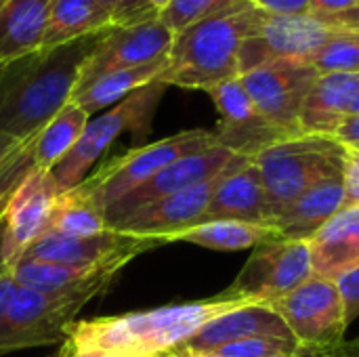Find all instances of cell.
<instances>
[{
  "instance_id": "cell-16",
  "label": "cell",
  "mask_w": 359,
  "mask_h": 357,
  "mask_svg": "<svg viewBox=\"0 0 359 357\" xmlns=\"http://www.w3.org/2000/svg\"><path fill=\"white\" fill-rule=\"evenodd\" d=\"M61 194L53 173L40 168H34L15 191L4 213V259L8 267H13L23 252L48 231L50 215Z\"/></svg>"
},
{
  "instance_id": "cell-14",
  "label": "cell",
  "mask_w": 359,
  "mask_h": 357,
  "mask_svg": "<svg viewBox=\"0 0 359 357\" xmlns=\"http://www.w3.org/2000/svg\"><path fill=\"white\" fill-rule=\"evenodd\" d=\"M219 112V126L215 130L217 143L229 151L246 158H255L263 149L292 139L276 128L255 105L244 82L240 78L221 82L206 90Z\"/></svg>"
},
{
  "instance_id": "cell-43",
  "label": "cell",
  "mask_w": 359,
  "mask_h": 357,
  "mask_svg": "<svg viewBox=\"0 0 359 357\" xmlns=\"http://www.w3.org/2000/svg\"><path fill=\"white\" fill-rule=\"evenodd\" d=\"M23 141H17L13 137H6V135H0V166L6 162V158L21 145Z\"/></svg>"
},
{
  "instance_id": "cell-45",
  "label": "cell",
  "mask_w": 359,
  "mask_h": 357,
  "mask_svg": "<svg viewBox=\"0 0 359 357\" xmlns=\"http://www.w3.org/2000/svg\"><path fill=\"white\" fill-rule=\"evenodd\" d=\"M179 357H221L212 351H189V349H172Z\"/></svg>"
},
{
  "instance_id": "cell-35",
  "label": "cell",
  "mask_w": 359,
  "mask_h": 357,
  "mask_svg": "<svg viewBox=\"0 0 359 357\" xmlns=\"http://www.w3.org/2000/svg\"><path fill=\"white\" fill-rule=\"evenodd\" d=\"M337 286L345 305V322L347 326H351L359 318V267L349 271L347 276H343L337 282Z\"/></svg>"
},
{
  "instance_id": "cell-53",
  "label": "cell",
  "mask_w": 359,
  "mask_h": 357,
  "mask_svg": "<svg viewBox=\"0 0 359 357\" xmlns=\"http://www.w3.org/2000/svg\"><path fill=\"white\" fill-rule=\"evenodd\" d=\"M271 357H290V356H271Z\"/></svg>"
},
{
  "instance_id": "cell-39",
  "label": "cell",
  "mask_w": 359,
  "mask_h": 357,
  "mask_svg": "<svg viewBox=\"0 0 359 357\" xmlns=\"http://www.w3.org/2000/svg\"><path fill=\"white\" fill-rule=\"evenodd\" d=\"M358 0H311V17L324 19L347 13L355 6Z\"/></svg>"
},
{
  "instance_id": "cell-52",
  "label": "cell",
  "mask_w": 359,
  "mask_h": 357,
  "mask_svg": "<svg viewBox=\"0 0 359 357\" xmlns=\"http://www.w3.org/2000/svg\"><path fill=\"white\" fill-rule=\"evenodd\" d=\"M353 341H355V343H359V335H358V337H355V339H353Z\"/></svg>"
},
{
  "instance_id": "cell-4",
  "label": "cell",
  "mask_w": 359,
  "mask_h": 357,
  "mask_svg": "<svg viewBox=\"0 0 359 357\" xmlns=\"http://www.w3.org/2000/svg\"><path fill=\"white\" fill-rule=\"evenodd\" d=\"M118 271L120 267H109L82 284L53 292L17 286L0 318V356L63 343L84 305L105 292Z\"/></svg>"
},
{
  "instance_id": "cell-31",
  "label": "cell",
  "mask_w": 359,
  "mask_h": 357,
  "mask_svg": "<svg viewBox=\"0 0 359 357\" xmlns=\"http://www.w3.org/2000/svg\"><path fill=\"white\" fill-rule=\"evenodd\" d=\"M250 0H170L160 13L162 21L177 34L198 21L233 11Z\"/></svg>"
},
{
  "instance_id": "cell-38",
  "label": "cell",
  "mask_w": 359,
  "mask_h": 357,
  "mask_svg": "<svg viewBox=\"0 0 359 357\" xmlns=\"http://www.w3.org/2000/svg\"><path fill=\"white\" fill-rule=\"evenodd\" d=\"M332 139H337L347 149H359V114L347 116L345 122L332 135Z\"/></svg>"
},
{
  "instance_id": "cell-6",
  "label": "cell",
  "mask_w": 359,
  "mask_h": 357,
  "mask_svg": "<svg viewBox=\"0 0 359 357\" xmlns=\"http://www.w3.org/2000/svg\"><path fill=\"white\" fill-rule=\"evenodd\" d=\"M166 88L168 86L162 80H154L99 114L97 118H90L74 149L50 170L59 189L69 191L80 185L88 177L93 164L120 135L133 133L139 139L147 137Z\"/></svg>"
},
{
  "instance_id": "cell-51",
  "label": "cell",
  "mask_w": 359,
  "mask_h": 357,
  "mask_svg": "<svg viewBox=\"0 0 359 357\" xmlns=\"http://www.w3.org/2000/svg\"><path fill=\"white\" fill-rule=\"evenodd\" d=\"M151 357H179L175 351H162V353H156V356Z\"/></svg>"
},
{
  "instance_id": "cell-5",
  "label": "cell",
  "mask_w": 359,
  "mask_h": 357,
  "mask_svg": "<svg viewBox=\"0 0 359 357\" xmlns=\"http://www.w3.org/2000/svg\"><path fill=\"white\" fill-rule=\"evenodd\" d=\"M347 149L332 137L299 135L284 139L252 158L257 164L273 219L311 185L343 175Z\"/></svg>"
},
{
  "instance_id": "cell-28",
  "label": "cell",
  "mask_w": 359,
  "mask_h": 357,
  "mask_svg": "<svg viewBox=\"0 0 359 357\" xmlns=\"http://www.w3.org/2000/svg\"><path fill=\"white\" fill-rule=\"evenodd\" d=\"M128 259H114L107 263H101L97 267H72V265H61V263H48V261H36V259H19L11 271L21 288L29 290H40V292H53V290H63L76 284H82L103 269L109 267H124Z\"/></svg>"
},
{
  "instance_id": "cell-15",
  "label": "cell",
  "mask_w": 359,
  "mask_h": 357,
  "mask_svg": "<svg viewBox=\"0 0 359 357\" xmlns=\"http://www.w3.org/2000/svg\"><path fill=\"white\" fill-rule=\"evenodd\" d=\"M240 160H244V158H240ZM236 164H231V166H236ZM225 173H221L219 177H215L206 183L187 187V189L177 191L172 196H166L158 202L141 206L135 213H130L128 217H124L111 229L126 234V236H133V238L156 240L160 244H168L172 240V236H177L179 231L189 229L202 221V215L210 202V196H212L219 179Z\"/></svg>"
},
{
  "instance_id": "cell-8",
  "label": "cell",
  "mask_w": 359,
  "mask_h": 357,
  "mask_svg": "<svg viewBox=\"0 0 359 357\" xmlns=\"http://www.w3.org/2000/svg\"><path fill=\"white\" fill-rule=\"evenodd\" d=\"M301 349L320 351L345 341V305L337 282L311 278L269 303Z\"/></svg>"
},
{
  "instance_id": "cell-1",
  "label": "cell",
  "mask_w": 359,
  "mask_h": 357,
  "mask_svg": "<svg viewBox=\"0 0 359 357\" xmlns=\"http://www.w3.org/2000/svg\"><path fill=\"white\" fill-rule=\"evenodd\" d=\"M101 34L84 36L0 65V135L27 141L61 112Z\"/></svg>"
},
{
  "instance_id": "cell-19",
  "label": "cell",
  "mask_w": 359,
  "mask_h": 357,
  "mask_svg": "<svg viewBox=\"0 0 359 357\" xmlns=\"http://www.w3.org/2000/svg\"><path fill=\"white\" fill-rule=\"evenodd\" d=\"M257 337L292 339L288 326L271 309V305L255 303V305H246V307L233 309V311H229V314L208 322L185 345H181L177 349L215 351V349H219L223 345L246 341V339H257Z\"/></svg>"
},
{
  "instance_id": "cell-7",
  "label": "cell",
  "mask_w": 359,
  "mask_h": 357,
  "mask_svg": "<svg viewBox=\"0 0 359 357\" xmlns=\"http://www.w3.org/2000/svg\"><path fill=\"white\" fill-rule=\"evenodd\" d=\"M212 145H217L215 130H183L156 143L141 145L124 156L111 158L99 170L88 175L80 185H76V189L90 198L105 215V208L128 196L133 189L149 181L156 173H160L175 160L204 151Z\"/></svg>"
},
{
  "instance_id": "cell-29",
  "label": "cell",
  "mask_w": 359,
  "mask_h": 357,
  "mask_svg": "<svg viewBox=\"0 0 359 357\" xmlns=\"http://www.w3.org/2000/svg\"><path fill=\"white\" fill-rule=\"evenodd\" d=\"M107 229L103 210L86 198L80 189H69L59 196L55 202L48 231L72 236V238H90Z\"/></svg>"
},
{
  "instance_id": "cell-34",
  "label": "cell",
  "mask_w": 359,
  "mask_h": 357,
  "mask_svg": "<svg viewBox=\"0 0 359 357\" xmlns=\"http://www.w3.org/2000/svg\"><path fill=\"white\" fill-rule=\"evenodd\" d=\"M95 2L111 17L116 27L133 25V23H139V21H145V19L160 15L145 0H95Z\"/></svg>"
},
{
  "instance_id": "cell-9",
  "label": "cell",
  "mask_w": 359,
  "mask_h": 357,
  "mask_svg": "<svg viewBox=\"0 0 359 357\" xmlns=\"http://www.w3.org/2000/svg\"><path fill=\"white\" fill-rule=\"evenodd\" d=\"M311 278L313 267L309 240L280 238L257 246L225 292L269 305Z\"/></svg>"
},
{
  "instance_id": "cell-50",
  "label": "cell",
  "mask_w": 359,
  "mask_h": 357,
  "mask_svg": "<svg viewBox=\"0 0 359 357\" xmlns=\"http://www.w3.org/2000/svg\"><path fill=\"white\" fill-rule=\"evenodd\" d=\"M311 356H313V351H309V349H299V351H297L292 357H311Z\"/></svg>"
},
{
  "instance_id": "cell-26",
  "label": "cell",
  "mask_w": 359,
  "mask_h": 357,
  "mask_svg": "<svg viewBox=\"0 0 359 357\" xmlns=\"http://www.w3.org/2000/svg\"><path fill=\"white\" fill-rule=\"evenodd\" d=\"M116 27L111 17L95 0H55L42 38V48H53L84 36Z\"/></svg>"
},
{
  "instance_id": "cell-18",
  "label": "cell",
  "mask_w": 359,
  "mask_h": 357,
  "mask_svg": "<svg viewBox=\"0 0 359 357\" xmlns=\"http://www.w3.org/2000/svg\"><path fill=\"white\" fill-rule=\"evenodd\" d=\"M208 221L271 223L265 185L250 158L240 160L219 179L200 223Z\"/></svg>"
},
{
  "instance_id": "cell-30",
  "label": "cell",
  "mask_w": 359,
  "mask_h": 357,
  "mask_svg": "<svg viewBox=\"0 0 359 357\" xmlns=\"http://www.w3.org/2000/svg\"><path fill=\"white\" fill-rule=\"evenodd\" d=\"M318 74H359V32L337 29L313 55Z\"/></svg>"
},
{
  "instance_id": "cell-27",
  "label": "cell",
  "mask_w": 359,
  "mask_h": 357,
  "mask_svg": "<svg viewBox=\"0 0 359 357\" xmlns=\"http://www.w3.org/2000/svg\"><path fill=\"white\" fill-rule=\"evenodd\" d=\"M90 116L69 101L57 112L40 133L34 135V162L40 170H53L78 143Z\"/></svg>"
},
{
  "instance_id": "cell-12",
  "label": "cell",
  "mask_w": 359,
  "mask_h": 357,
  "mask_svg": "<svg viewBox=\"0 0 359 357\" xmlns=\"http://www.w3.org/2000/svg\"><path fill=\"white\" fill-rule=\"evenodd\" d=\"M334 32L332 25L318 17H276L267 15L263 25L244 40L240 48V76L273 61H305L313 55Z\"/></svg>"
},
{
  "instance_id": "cell-21",
  "label": "cell",
  "mask_w": 359,
  "mask_h": 357,
  "mask_svg": "<svg viewBox=\"0 0 359 357\" xmlns=\"http://www.w3.org/2000/svg\"><path fill=\"white\" fill-rule=\"evenodd\" d=\"M358 86L359 74H320L299 114L301 135L332 137L349 116Z\"/></svg>"
},
{
  "instance_id": "cell-48",
  "label": "cell",
  "mask_w": 359,
  "mask_h": 357,
  "mask_svg": "<svg viewBox=\"0 0 359 357\" xmlns=\"http://www.w3.org/2000/svg\"><path fill=\"white\" fill-rule=\"evenodd\" d=\"M55 357H72V345H69V341H63L61 351H59Z\"/></svg>"
},
{
  "instance_id": "cell-10",
  "label": "cell",
  "mask_w": 359,
  "mask_h": 357,
  "mask_svg": "<svg viewBox=\"0 0 359 357\" xmlns=\"http://www.w3.org/2000/svg\"><path fill=\"white\" fill-rule=\"evenodd\" d=\"M318 69L305 61H273L240 76L257 109L288 137H299L301 107L318 80Z\"/></svg>"
},
{
  "instance_id": "cell-3",
  "label": "cell",
  "mask_w": 359,
  "mask_h": 357,
  "mask_svg": "<svg viewBox=\"0 0 359 357\" xmlns=\"http://www.w3.org/2000/svg\"><path fill=\"white\" fill-rule=\"evenodd\" d=\"M265 17V11L246 2L177 32L158 80L166 86L206 93L221 82L240 78V48L263 25Z\"/></svg>"
},
{
  "instance_id": "cell-33",
  "label": "cell",
  "mask_w": 359,
  "mask_h": 357,
  "mask_svg": "<svg viewBox=\"0 0 359 357\" xmlns=\"http://www.w3.org/2000/svg\"><path fill=\"white\" fill-rule=\"evenodd\" d=\"M301 347L292 339H273V337H257L238 343L223 345L212 353L221 357H271V356H294Z\"/></svg>"
},
{
  "instance_id": "cell-47",
  "label": "cell",
  "mask_w": 359,
  "mask_h": 357,
  "mask_svg": "<svg viewBox=\"0 0 359 357\" xmlns=\"http://www.w3.org/2000/svg\"><path fill=\"white\" fill-rule=\"evenodd\" d=\"M145 2H147L149 6H154V8H156L158 13H162V11H164V8L168 6V2H170V0H145Z\"/></svg>"
},
{
  "instance_id": "cell-17",
  "label": "cell",
  "mask_w": 359,
  "mask_h": 357,
  "mask_svg": "<svg viewBox=\"0 0 359 357\" xmlns=\"http://www.w3.org/2000/svg\"><path fill=\"white\" fill-rule=\"evenodd\" d=\"M158 246L162 244L156 240L133 238L109 227L103 234L90 238H72V236L46 231L23 252L21 259H36V261L61 263L72 267H97L114 259L133 261L141 252Z\"/></svg>"
},
{
  "instance_id": "cell-22",
  "label": "cell",
  "mask_w": 359,
  "mask_h": 357,
  "mask_svg": "<svg viewBox=\"0 0 359 357\" xmlns=\"http://www.w3.org/2000/svg\"><path fill=\"white\" fill-rule=\"evenodd\" d=\"M341 208H345V185L343 175H337L303 191L273 219L271 225H276L286 240H311Z\"/></svg>"
},
{
  "instance_id": "cell-36",
  "label": "cell",
  "mask_w": 359,
  "mask_h": 357,
  "mask_svg": "<svg viewBox=\"0 0 359 357\" xmlns=\"http://www.w3.org/2000/svg\"><path fill=\"white\" fill-rule=\"evenodd\" d=\"M255 6L276 17H305L311 15V0H250Z\"/></svg>"
},
{
  "instance_id": "cell-46",
  "label": "cell",
  "mask_w": 359,
  "mask_h": 357,
  "mask_svg": "<svg viewBox=\"0 0 359 357\" xmlns=\"http://www.w3.org/2000/svg\"><path fill=\"white\" fill-rule=\"evenodd\" d=\"M67 341V339H65ZM72 345V343H69ZM72 357H111L107 353H101V351H93V349H74L72 345Z\"/></svg>"
},
{
  "instance_id": "cell-2",
  "label": "cell",
  "mask_w": 359,
  "mask_h": 357,
  "mask_svg": "<svg viewBox=\"0 0 359 357\" xmlns=\"http://www.w3.org/2000/svg\"><path fill=\"white\" fill-rule=\"evenodd\" d=\"M255 303L259 301L223 290L204 301L76 322L67 341L74 349H93L111 357H151L185 345L208 322Z\"/></svg>"
},
{
  "instance_id": "cell-13",
  "label": "cell",
  "mask_w": 359,
  "mask_h": 357,
  "mask_svg": "<svg viewBox=\"0 0 359 357\" xmlns=\"http://www.w3.org/2000/svg\"><path fill=\"white\" fill-rule=\"evenodd\" d=\"M240 158H246V156H238L219 143L204 151L183 156V158L175 160L172 164H168L166 168H162L160 173H156L149 181H145L143 185L133 189L128 196L120 198L109 208H105V225L111 229L124 217H128L130 213H135L141 206L158 202V200L172 196L177 191H183L187 187L206 183L215 177H219L221 173H225Z\"/></svg>"
},
{
  "instance_id": "cell-44",
  "label": "cell",
  "mask_w": 359,
  "mask_h": 357,
  "mask_svg": "<svg viewBox=\"0 0 359 357\" xmlns=\"http://www.w3.org/2000/svg\"><path fill=\"white\" fill-rule=\"evenodd\" d=\"M4 231H6V223H4V219L0 221V278L6 274V271H11V267H8V263H6V259H4Z\"/></svg>"
},
{
  "instance_id": "cell-11",
  "label": "cell",
  "mask_w": 359,
  "mask_h": 357,
  "mask_svg": "<svg viewBox=\"0 0 359 357\" xmlns=\"http://www.w3.org/2000/svg\"><path fill=\"white\" fill-rule=\"evenodd\" d=\"M172 40L175 32L162 21L160 15L133 25L111 27L99 36L95 48L90 50L82 67L78 86H84L109 72L130 69L154 61H166Z\"/></svg>"
},
{
  "instance_id": "cell-25",
  "label": "cell",
  "mask_w": 359,
  "mask_h": 357,
  "mask_svg": "<svg viewBox=\"0 0 359 357\" xmlns=\"http://www.w3.org/2000/svg\"><path fill=\"white\" fill-rule=\"evenodd\" d=\"M164 65H166V61H154L147 65L103 74V76L90 80L88 84L78 86L72 95V101L93 118L95 114L109 109L111 105H116L118 101H122L137 88L158 80Z\"/></svg>"
},
{
  "instance_id": "cell-23",
  "label": "cell",
  "mask_w": 359,
  "mask_h": 357,
  "mask_svg": "<svg viewBox=\"0 0 359 357\" xmlns=\"http://www.w3.org/2000/svg\"><path fill=\"white\" fill-rule=\"evenodd\" d=\"M55 0H6L0 6V65L42 48Z\"/></svg>"
},
{
  "instance_id": "cell-24",
  "label": "cell",
  "mask_w": 359,
  "mask_h": 357,
  "mask_svg": "<svg viewBox=\"0 0 359 357\" xmlns=\"http://www.w3.org/2000/svg\"><path fill=\"white\" fill-rule=\"evenodd\" d=\"M280 231L271 223H248V221H208L198 223L189 229L172 236L170 242H187L210 250L236 252L263 246L267 242L280 240Z\"/></svg>"
},
{
  "instance_id": "cell-32",
  "label": "cell",
  "mask_w": 359,
  "mask_h": 357,
  "mask_svg": "<svg viewBox=\"0 0 359 357\" xmlns=\"http://www.w3.org/2000/svg\"><path fill=\"white\" fill-rule=\"evenodd\" d=\"M36 168L34 162V137L23 141L0 166V221L4 219V213L15 196V191L21 187V183L27 179V175Z\"/></svg>"
},
{
  "instance_id": "cell-41",
  "label": "cell",
  "mask_w": 359,
  "mask_h": 357,
  "mask_svg": "<svg viewBox=\"0 0 359 357\" xmlns=\"http://www.w3.org/2000/svg\"><path fill=\"white\" fill-rule=\"evenodd\" d=\"M311 357H359V343H355L353 339L351 341H343V343H339L334 347L313 351Z\"/></svg>"
},
{
  "instance_id": "cell-42",
  "label": "cell",
  "mask_w": 359,
  "mask_h": 357,
  "mask_svg": "<svg viewBox=\"0 0 359 357\" xmlns=\"http://www.w3.org/2000/svg\"><path fill=\"white\" fill-rule=\"evenodd\" d=\"M15 290H17V282H15V278H13V271H6V274L0 278V318H2V314L6 311L8 301H11V297L15 295Z\"/></svg>"
},
{
  "instance_id": "cell-54",
  "label": "cell",
  "mask_w": 359,
  "mask_h": 357,
  "mask_svg": "<svg viewBox=\"0 0 359 357\" xmlns=\"http://www.w3.org/2000/svg\"><path fill=\"white\" fill-rule=\"evenodd\" d=\"M4 2H6V0H0V6H2V4H4Z\"/></svg>"
},
{
  "instance_id": "cell-40",
  "label": "cell",
  "mask_w": 359,
  "mask_h": 357,
  "mask_svg": "<svg viewBox=\"0 0 359 357\" xmlns=\"http://www.w3.org/2000/svg\"><path fill=\"white\" fill-rule=\"evenodd\" d=\"M320 21H324V23L337 27V29H355V32H359V0L351 11L334 15V17H324Z\"/></svg>"
},
{
  "instance_id": "cell-20",
  "label": "cell",
  "mask_w": 359,
  "mask_h": 357,
  "mask_svg": "<svg viewBox=\"0 0 359 357\" xmlns=\"http://www.w3.org/2000/svg\"><path fill=\"white\" fill-rule=\"evenodd\" d=\"M313 278L339 282L359 267V206L341 208L309 240Z\"/></svg>"
},
{
  "instance_id": "cell-37",
  "label": "cell",
  "mask_w": 359,
  "mask_h": 357,
  "mask_svg": "<svg viewBox=\"0 0 359 357\" xmlns=\"http://www.w3.org/2000/svg\"><path fill=\"white\" fill-rule=\"evenodd\" d=\"M343 185H345V206H359V149H347L345 154Z\"/></svg>"
},
{
  "instance_id": "cell-49",
  "label": "cell",
  "mask_w": 359,
  "mask_h": 357,
  "mask_svg": "<svg viewBox=\"0 0 359 357\" xmlns=\"http://www.w3.org/2000/svg\"><path fill=\"white\" fill-rule=\"evenodd\" d=\"M353 114H359V86H358V90H355V95H353V101H351V112H349V116H353Z\"/></svg>"
}]
</instances>
